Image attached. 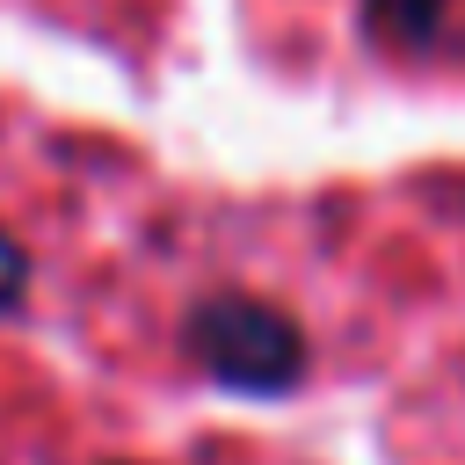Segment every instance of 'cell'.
<instances>
[{
	"label": "cell",
	"instance_id": "obj_1",
	"mask_svg": "<svg viewBox=\"0 0 465 465\" xmlns=\"http://www.w3.org/2000/svg\"><path fill=\"white\" fill-rule=\"evenodd\" d=\"M189 356L218 385H240V392H283L305 363L298 327L262 298H211L189 320Z\"/></svg>",
	"mask_w": 465,
	"mask_h": 465
},
{
	"label": "cell",
	"instance_id": "obj_2",
	"mask_svg": "<svg viewBox=\"0 0 465 465\" xmlns=\"http://www.w3.org/2000/svg\"><path fill=\"white\" fill-rule=\"evenodd\" d=\"M443 7L450 0H371V29L385 36V44H429L436 29H443Z\"/></svg>",
	"mask_w": 465,
	"mask_h": 465
},
{
	"label": "cell",
	"instance_id": "obj_3",
	"mask_svg": "<svg viewBox=\"0 0 465 465\" xmlns=\"http://www.w3.org/2000/svg\"><path fill=\"white\" fill-rule=\"evenodd\" d=\"M22 283H29V254H22V247H15L7 232H0V312H7L15 298H22Z\"/></svg>",
	"mask_w": 465,
	"mask_h": 465
}]
</instances>
